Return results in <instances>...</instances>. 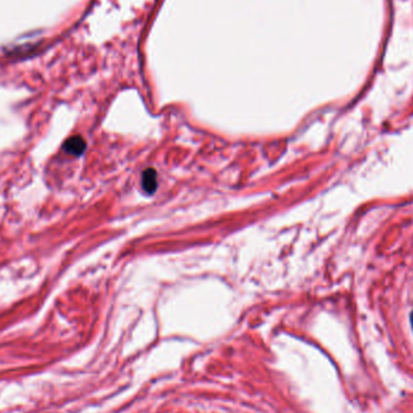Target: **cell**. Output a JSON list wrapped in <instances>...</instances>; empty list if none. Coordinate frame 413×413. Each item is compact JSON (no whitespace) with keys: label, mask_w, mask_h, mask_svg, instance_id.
Returning <instances> with one entry per match:
<instances>
[{"label":"cell","mask_w":413,"mask_h":413,"mask_svg":"<svg viewBox=\"0 0 413 413\" xmlns=\"http://www.w3.org/2000/svg\"><path fill=\"white\" fill-rule=\"evenodd\" d=\"M85 148H86V144H85V141L81 137L69 138L66 141V144H64V150L68 154L74 155V156H79V155L82 154L85 151Z\"/></svg>","instance_id":"6da1fadb"},{"label":"cell","mask_w":413,"mask_h":413,"mask_svg":"<svg viewBox=\"0 0 413 413\" xmlns=\"http://www.w3.org/2000/svg\"><path fill=\"white\" fill-rule=\"evenodd\" d=\"M409 321H411V325H412V329H413V312L411 313V316H409Z\"/></svg>","instance_id":"3957f363"},{"label":"cell","mask_w":413,"mask_h":413,"mask_svg":"<svg viewBox=\"0 0 413 413\" xmlns=\"http://www.w3.org/2000/svg\"><path fill=\"white\" fill-rule=\"evenodd\" d=\"M157 175L156 172L154 169H148L145 171V173L143 174V180H141V184H143V189L148 194H154L156 191L157 188Z\"/></svg>","instance_id":"7a4b0ae2"}]
</instances>
